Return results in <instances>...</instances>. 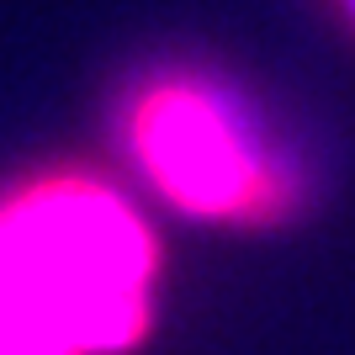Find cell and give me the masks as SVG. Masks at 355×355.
<instances>
[{"label": "cell", "instance_id": "obj_1", "mask_svg": "<svg viewBox=\"0 0 355 355\" xmlns=\"http://www.w3.org/2000/svg\"><path fill=\"white\" fill-rule=\"evenodd\" d=\"M159 244L112 186L43 175L0 202V355H122L154 318Z\"/></svg>", "mask_w": 355, "mask_h": 355}, {"label": "cell", "instance_id": "obj_2", "mask_svg": "<svg viewBox=\"0 0 355 355\" xmlns=\"http://www.w3.org/2000/svg\"><path fill=\"white\" fill-rule=\"evenodd\" d=\"M128 133L144 175L191 218L266 228L297 207L292 175L266 159L250 122L207 85L159 80L138 96Z\"/></svg>", "mask_w": 355, "mask_h": 355}, {"label": "cell", "instance_id": "obj_3", "mask_svg": "<svg viewBox=\"0 0 355 355\" xmlns=\"http://www.w3.org/2000/svg\"><path fill=\"white\" fill-rule=\"evenodd\" d=\"M340 11H345V21H350V32H355V0H340Z\"/></svg>", "mask_w": 355, "mask_h": 355}]
</instances>
